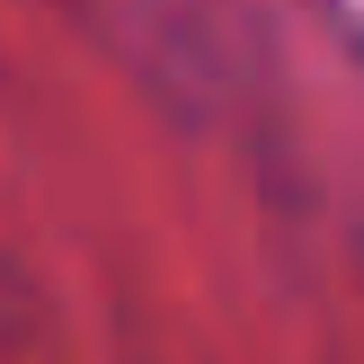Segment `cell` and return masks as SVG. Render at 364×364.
<instances>
[]
</instances>
